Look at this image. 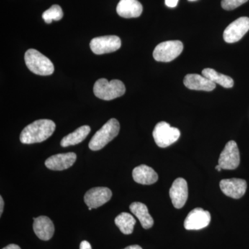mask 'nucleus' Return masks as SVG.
I'll return each instance as SVG.
<instances>
[{"label":"nucleus","mask_w":249,"mask_h":249,"mask_svg":"<svg viewBox=\"0 0 249 249\" xmlns=\"http://www.w3.org/2000/svg\"><path fill=\"white\" fill-rule=\"evenodd\" d=\"M55 124L49 119H40L24 127L21 132L20 142L23 144L41 142L49 139L53 134Z\"/></svg>","instance_id":"f257e3e1"},{"label":"nucleus","mask_w":249,"mask_h":249,"mask_svg":"<svg viewBox=\"0 0 249 249\" xmlns=\"http://www.w3.org/2000/svg\"><path fill=\"white\" fill-rule=\"evenodd\" d=\"M120 131V124L116 119H111L96 132L89 142V147L93 151H98L108 142L117 137Z\"/></svg>","instance_id":"f03ea898"},{"label":"nucleus","mask_w":249,"mask_h":249,"mask_svg":"<svg viewBox=\"0 0 249 249\" xmlns=\"http://www.w3.org/2000/svg\"><path fill=\"white\" fill-rule=\"evenodd\" d=\"M24 60L28 69L40 76H49L54 72L53 64L47 57L34 49L27 50Z\"/></svg>","instance_id":"7ed1b4c3"},{"label":"nucleus","mask_w":249,"mask_h":249,"mask_svg":"<svg viewBox=\"0 0 249 249\" xmlns=\"http://www.w3.org/2000/svg\"><path fill=\"white\" fill-rule=\"evenodd\" d=\"M125 86L119 80L108 81L106 78H101L95 83L93 93L100 99L111 101L121 97L125 93Z\"/></svg>","instance_id":"20e7f679"},{"label":"nucleus","mask_w":249,"mask_h":249,"mask_svg":"<svg viewBox=\"0 0 249 249\" xmlns=\"http://www.w3.org/2000/svg\"><path fill=\"white\" fill-rule=\"evenodd\" d=\"M152 135L156 144L161 148H165L178 140L181 132L176 127H171L168 123L161 121L156 124Z\"/></svg>","instance_id":"39448f33"},{"label":"nucleus","mask_w":249,"mask_h":249,"mask_svg":"<svg viewBox=\"0 0 249 249\" xmlns=\"http://www.w3.org/2000/svg\"><path fill=\"white\" fill-rule=\"evenodd\" d=\"M183 49V45L181 41H166L155 47L153 57L158 62H171L182 53Z\"/></svg>","instance_id":"423d86ee"},{"label":"nucleus","mask_w":249,"mask_h":249,"mask_svg":"<svg viewBox=\"0 0 249 249\" xmlns=\"http://www.w3.org/2000/svg\"><path fill=\"white\" fill-rule=\"evenodd\" d=\"M121 47L120 37L116 36L95 37L90 42V48L93 53L97 55L112 53L120 49Z\"/></svg>","instance_id":"0eeeda50"},{"label":"nucleus","mask_w":249,"mask_h":249,"mask_svg":"<svg viewBox=\"0 0 249 249\" xmlns=\"http://www.w3.org/2000/svg\"><path fill=\"white\" fill-rule=\"evenodd\" d=\"M240 163V155L237 142L230 141L227 142L219 156L218 163L224 170H235Z\"/></svg>","instance_id":"6e6552de"},{"label":"nucleus","mask_w":249,"mask_h":249,"mask_svg":"<svg viewBox=\"0 0 249 249\" xmlns=\"http://www.w3.org/2000/svg\"><path fill=\"white\" fill-rule=\"evenodd\" d=\"M249 30V18L242 17L231 23L224 31V40L227 43L240 40Z\"/></svg>","instance_id":"1a4fd4ad"},{"label":"nucleus","mask_w":249,"mask_h":249,"mask_svg":"<svg viewBox=\"0 0 249 249\" xmlns=\"http://www.w3.org/2000/svg\"><path fill=\"white\" fill-rule=\"evenodd\" d=\"M112 193L109 188L106 187H96L91 188L84 196L85 204L89 208V211L97 209L110 200Z\"/></svg>","instance_id":"9d476101"},{"label":"nucleus","mask_w":249,"mask_h":249,"mask_svg":"<svg viewBox=\"0 0 249 249\" xmlns=\"http://www.w3.org/2000/svg\"><path fill=\"white\" fill-rule=\"evenodd\" d=\"M211 220V213L201 208L192 210L184 221L186 230H201L209 225Z\"/></svg>","instance_id":"9b49d317"},{"label":"nucleus","mask_w":249,"mask_h":249,"mask_svg":"<svg viewBox=\"0 0 249 249\" xmlns=\"http://www.w3.org/2000/svg\"><path fill=\"white\" fill-rule=\"evenodd\" d=\"M221 191L225 196L232 199H240L247 191V183L242 178H232L222 179L219 183Z\"/></svg>","instance_id":"f8f14e48"},{"label":"nucleus","mask_w":249,"mask_h":249,"mask_svg":"<svg viewBox=\"0 0 249 249\" xmlns=\"http://www.w3.org/2000/svg\"><path fill=\"white\" fill-rule=\"evenodd\" d=\"M169 195L175 209L183 208L188 196V183L186 180L181 178L175 179L170 188Z\"/></svg>","instance_id":"ddd939ff"},{"label":"nucleus","mask_w":249,"mask_h":249,"mask_svg":"<svg viewBox=\"0 0 249 249\" xmlns=\"http://www.w3.org/2000/svg\"><path fill=\"white\" fill-rule=\"evenodd\" d=\"M76 160V155L73 152L58 154L47 159L45 161V165L49 169L61 171L70 168L74 164Z\"/></svg>","instance_id":"4468645a"},{"label":"nucleus","mask_w":249,"mask_h":249,"mask_svg":"<svg viewBox=\"0 0 249 249\" xmlns=\"http://www.w3.org/2000/svg\"><path fill=\"white\" fill-rule=\"evenodd\" d=\"M33 228L37 237L44 241L51 240L55 231L53 222L47 216H40L36 218Z\"/></svg>","instance_id":"2eb2a0df"},{"label":"nucleus","mask_w":249,"mask_h":249,"mask_svg":"<svg viewBox=\"0 0 249 249\" xmlns=\"http://www.w3.org/2000/svg\"><path fill=\"white\" fill-rule=\"evenodd\" d=\"M183 84L188 89L197 91H211L216 88L215 83L199 74L186 75L183 80Z\"/></svg>","instance_id":"dca6fc26"},{"label":"nucleus","mask_w":249,"mask_h":249,"mask_svg":"<svg viewBox=\"0 0 249 249\" xmlns=\"http://www.w3.org/2000/svg\"><path fill=\"white\" fill-rule=\"evenodd\" d=\"M116 12L124 18H138L142 12V6L138 0H121L116 7Z\"/></svg>","instance_id":"f3484780"},{"label":"nucleus","mask_w":249,"mask_h":249,"mask_svg":"<svg viewBox=\"0 0 249 249\" xmlns=\"http://www.w3.org/2000/svg\"><path fill=\"white\" fill-rule=\"evenodd\" d=\"M134 181L142 185H151L157 182L159 176L153 168L146 165H141L132 171Z\"/></svg>","instance_id":"a211bd4d"},{"label":"nucleus","mask_w":249,"mask_h":249,"mask_svg":"<svg viewBox=\"0 0 249 249\" xmlns=\"http://www.w3.org/2000/svg\"><path fill=\"white\" fill-rule=\"evenodd\" d=\"M131 212L136 216L145 229H149L153 227L154 219L149 213L146 205L141 202H134L129 206Z\"/></svg>","instance_id":"6ab92c4d"},{"label":"nucleus","mask_w":249,"mask_h":249,"mask_svg":"<svg viewBox=\"0 0 249 249\" xmlns=\"http://www.w3.org/2000/svg\"><path fill=\"white\" fill-rule=\"evenodd\" d=\"M90 131H91V128H90L89 126H81V127H78L74 132L64 137L62 139L61 142H60V145L64 147L77 145V144L83 142L86 139L88 134H89Z\"/></svg>","instance_id":"aec40b11"},{"label":"nucleus","mask_w":249,"mask_h":249,"mask_svg":"<svg viewBox=\"0 0 249 249\" xmlns=\"http://www.w3.org/2000/svg\"><path fill=\"white\" fill-rule=\"evenodd\" d=\"M202 75L213 83L220 85L224 88H231L233 87L234 81L232 78L218 73L213 69H204L202 71Z\"/></svg>","instance_id":"412c9836"},{"label":"nucleus","mask_w":249,"mask_h":249,"mask_svg":"<svg viewBox=\"0 0 249 249\" xmlns=\"http://www.w3.org/2000/svg\"><path fill=\"white\" fill-rule=\"evenodd\" d=\"M115 224L124 235H129L133 232L136 219L132 214L127 213H121L115 218Z\"/></svg>","instance_id":"4be33fe9"},{"label":"nucleus","mask_w":249,"mask_h":249,"mask_svg":"<svg viewBox=\"0 0 249 249\" xmlns=\"http://www.w3.org/2000/svg\"><path fill=\"white\" fill-rule=\"evenodd\" d=\"M62 18H63V11L62 8L57 4L53 5L42 14V18L47 24H51L53 20H60Z\"/></svg>","instance_id":"5701e85b"},{"label":"nucleus","mask_w":249,"mask_h":249,"mask_svg":"<svg viewBox=\"0 0 249 249\" xmlns=\"http://www.w3.org/2000/svg\"><path fill=\"white\" fill-rule=\"evenodd\" d=\"M248 1L249 0H222V7L227 11H231Z\"/></svg>","instance_id":"b1692460"},{"label":"nucleus","mask_w":249,"mask_h":249,"mask_svg":"<svg viewBox=\"0 0 249 249\" xmlns=\"http://www.w3.org/2000/svg\"><path fill=\"white\" fill-rule=\"evenodd\" d=\"M178 0H165V5L170 8H175L178 6Z\"/></svg>","instance_id":"393cba45"},{"label":"nucleus","mask_w":249,"mask_h":249,"mask_svg":"<svg viewBox=\"0 0 249 249\" xmlns=\"http://www.w3.org/2000/svg\"><path fill=\"white\" fill-rule=\"evenodd\" d=\"M80 249H92L89 242L88 241L84 240L80 243Z\"/></svg>","instance_id":"a878e982"},{"label":"nucleus","mask_w":249,"mask_h":249,"mask_svg":"<svg viewBox=\"0 0 249 249\" xmlns=\"http://www.w3.org/2000/svg\"><path fill=\"white\" fill-rule=\"evenodd\" d=\"M2 249H21V248L17 245L11 244V245L6 246V247H4V248H3Z\"/></svg>","instance_id":"bb28decb"},{"label":"nucleus","mask_w":249,"mask_h":249,"mask_svg":"<svg viewBox=\"0 0 249 249\" xmlns=\"http://www.w3.org/2000/svg\"><path fill=\"white\" fill-rule=\"evenodd\" d=\"M4 200H3L2 196H0V215L2 214L3 210H4Z\"/></svg>","instance_id":"cd10ccee"},{"label":"nucleus","mask_w":249,"mask_h":249,"mask_svg":"<svg viewBox=\"0 0 249 249\" xmlns=\"http://www.w3.org/2000/svg\"><path fill=\"white\" fill-rule=\"evenodd\" d=\"M142 249L140 246L139 245H131L129 246V247H126L125 249Z\"/></svg>","instance_id":"c85d7f7f"},{"label":"nucleus","mask_w":249,"mask_h":249,"mask_svg":"<svg viewBox=\"0 0 249 249\" xmlns=\"http://www.w3.org/2000/svg\"><path fill=\"white\" fill-rule=\"evenodd\" d=\"M215 169L217 170V171L221 172L222 171V168H221L220 165L218 164L217 165H216Z\"/></svg>","instance_id":"c756f323"},{"label":"nucleus","mask_w":249,"mask_h":249,"mask_svg":"<svg viewBox=\"0 0 249 249\" xmlns=\"http://www.w3.org/2000/svg\"><path fill=\"white\" fill-rule=\"evenodd\" d=\"M188 1H196V0H188Z\"/></svg>","instance_id":"7c9ffc66"}]
</instances>
